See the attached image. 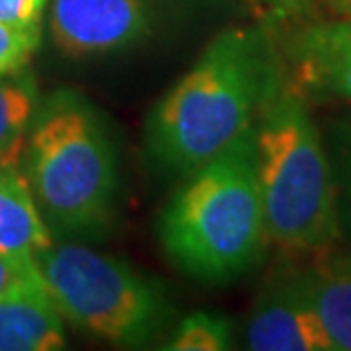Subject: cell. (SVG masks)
Returning a JSON list of instances; mask_svg holds the SVG:
<instances>
[{
    "label": "cell",
    "mask_w": 351,
    "mask_h": 351,
    "mask_svg": "<svg viewBox=\"0 0 351 351\" xmlns=\"http://www.w3.org/2000/svg\"><path fill=\"white\" fill-rule=\"evenodd\" d=\"M283 80L263 30H221L151 112L146 146L153 162L180 176L210 162L254 128Z\"/></svg>",
    "instance_id": "1"
},
{
    "label": "cell",
    "mask_w": 351,
    "mask_h": 351,
    "mask_svg": "<svg viewBox=\"0 0 351 351\" xmlns=\"http://www.w3.org/2000/svg\"><path fill=\"white\" fill-rule=\"evenodd\" d=\"M160 215L167 258L201 283H228L263 261L267 223L256 173L254 128L185 176Z\"/></svg>",
    "instance_id": "2"
},
{
    "label": "cell",
    "mask_w": 351,
    "mask_h": 351,
    "mask_svg": "<svg viewBox=\"0 0 351 351\" xmlns=\"http://www.w3.org/2000/svg\"><path fill=\"white\" fill-rule=\"evenodd\" d=\"M23 173L48 228L101 237L114 219L117 151L103 114L80 91L58 89L37 105Z\"/></svg>",
    "instance_id": "3"
},
{
    "label": "cell",
    "mask_w": 351,
    "mask_h": 351,
    "mask_svg": "<svg viewBox=\"0 0 351 351\" xmlns=\"http://www.w3.org/2000/svg\"><path fill=\"white\" fill-rule=\"evenodd\" d=\"M256 173L269 242L324 254L342 235L338 180L304 94L283 85L254 123Z\"/></svg>",
    "instance_id": "4"
},
{
    "label": "cell",
    "mask_w": 351,
    "mask_h": 351,
    "mask_svg": "<svg viewBox=\"0 0 351 351\" xmlns=\"http://www.w3.org/2000/svg\"><path fill=\"white\" fill-rule=\"evenodd\" d=\"M41 283L62 317L123 347L153 340L165 317L156 283L114 256L82 244H53L34 258Z\"/></svg>",
    "instance_id": "5"
},
{
    "label": "cell",
    "mask_w": 351,
    "mask_h": 351,
    "mask_svg": "<svg viewBox=\"0 0 351 351\" xmlns=\"http://www.w3.org/2000/svg\"><path fill=\"white\" fill-rule=\"evenodd\" d=\"M53 44L69 58H96L135 46L151 30L144 0H53Z\"/></svg>",
    "instance_id": "6"
},
{
    "label": "cell",
    "mask_w": 351,
    "mask_h": 351,
    "mask_svg": "<svg viewBox=\"0 0 351 351\" xmlns=\"http://www.w3.org/2000/svg\"><path fill=\"white\" fill-rule=\"evenodd\" d=\"M254 351H333L306 271L278 274L258 297L247 322Z\"/></svg>",
    "instance_id": "7"
},
{
    "label": "cell",
    "mask_w": 351,
    "mask_h": 351,
    "mask_svg": "<svg viewBox=\"0 0 351 351\" xmlns=\"http://www.w3.org/2000/svg\"><path fill=\"white\" fill-rule=\"evenodd\" d=\"M287 60L299 91L351 103V16L301 27Z\"/></svg>",
    "instance_id": "8"
},
{
    "label": "cell",
    "mask_w": 351,
    "mask_h": 351,
    "mask_svg": "<svg viewBox=\"0 0 351 351\" xmlns=\"http://www.w3.org/2000/svg\"><path fill=\"white\" fill-rule=\"evenodd\" d=\"M64 347V317L39 274L0 297V351H58Z\"/></svg>",
    "instance_id": "9"
},
{
    "label": "cell",
    "mask_w": 351,
    "mask_h": 351,
    "mask_svg": "<svg viewBox=\"0 0 351 351\" xmlns=\"http://www.w3.org/2000/svg\"><path fill=\"white\" fill-rule=\"evenodd\" d=\"M53 244V230L34 203L25 173L19 167L0 169V256L34 261Z\"/></svg>",
    "instance_id": "10"
},
{
    "label": "cell",
    "mask_w": 351,
    "mask_h": 351,
    "mask_svg": "<svg viewBox=\"0 0 351 351\" xmlns=\"http://www.w3.org/2000/svg\"><path fill=\"white\" fill-rule=\"evenodd\" d=\"M308 280L333 351H351V256L324 254Z\"/></svg>",
    "instance_id": "11"
},
{
    "label": "cell",
    "mask_w": 351,
    "mask_h": 351,
    "mask_svg": "<svg viewBox=\"0 0 351 351\" xmlns=\"http://www.w3.org/2000/svg\"><path fill=\"white\" fill-rule=\"evenodd\" d=\"M37 80L30 69L0 73V165L19 167L37 110Z\"/></svg>",
    "instance_id": "12"
},
{
    "label": "cell",
    "mask_w": 351,
    "mask_h": 351,
    "mask_svg": "<svg viewBox=\"0 0 351 351\" xmlns=\"http://www.w3.org/2000/svg\"><path fill=\"white\" fill-rule=\"evenodd\" d=\"M233 342V324L217 313H192L165 345L169 351H223Z\"/></svg>",
    "instance_id": "13"
},
{
    "label": "cell",
    "mask_w": 351,
    "mask_h": 351,
    "mask_svg": "<svg viewBox=\"0 0 351 351\" xmlns=\"http://www.w3.org/2000/svg\"><path fill=\"white\" fill-rule=\"evenodd\" d=\"M41 44V30H21L0 21V73L27 66Z\"/></svg>",
    "instance_id": "14"
},
{
    "label": "cell",
    "mask_w": 351,
    "mask_h": 351,
    "mask_svg": "<svg viewBox=\"0 0 351 351\" xmlns=\"http://www.w3.org/2000/svg\"><path fill=\"white\" fill-rule=\"evenodd\" d=\"M331 162L335 169V180H338L342 226L351 230V123L335 128Z\"/></svg>",
    "instance_id": "15"
},
{
    "label": "cell",
    "mask_w": 351,
    "mask_h": 351,
    "mask_svg": "<svg viewBox=\"0 0 351 351\" xmlns=\"http://www.w3.org/2000/svg\"><path fill=\"white\" fill-rule=\"evenodd\" d=\"M48 0H0V21L21 30H41Z\"/></svg>",
    "instance_id": "16"
},
{
    "label": "cell",
    "mask_w": 351,
    "mask_h": 351,
    "mask_svg": "<svg viewBox=\"0 0 351 351\" xmlns=\"http://www.w3.org/2000/svg\"><path fill=\"white\" fill-rule=\"evenodd\" d=\"M37 274L32 258H10L0 256V297L21 285L23 280Z\"/></svg>",
    "instance_id": "17"
},
{
    "label": "cell",
    "mask_w": 351,
    "mask_h": 351,
    "mask_svg": "<svg viewBox=\"0 0 351 351\" xmlns=\"http://www.w3.org/2000/svg\"><path fill=\"white\" fill-rule=\"evenodd\" d=\"M331 3H333V7L340 14H345V16H351V0H331Z\"/></svg>",
    "instance_id": "18"
},
{
    "label": "cell",
    "mask_w": 351,
    "mask_h": 351,
    "mask_svg": "<svg viewBox=\"0 0 351 351\" xmlns=\"http://www.w3.org/2000/svg\"><path fill=\"white\" fill-rule=\"evenodd\" d=\"M256 3H276V0H256Z\"/></svg>",
    "instance_id": "19"
},
{
    "label": "cell",
    "mask_w": 351,
    "mask_h": 351,
    "mask_svg": "<svg viewBox=\"0 0 351 351\" xmlns=\"http://www.w3.org/2000/svg\"><path fill=\"white\" fill-rule=\"evenodd\" d=\"M0 169H5V167H3V165H0Z\"/></svg>",
    "instance_id": "20"
}]
</instances>
